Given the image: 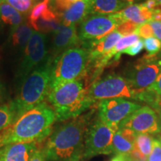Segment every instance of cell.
Listing matches in <instances>:
<instances>
[{"mask_svg": "<svg viewBox=\"0 0 161 161\" xmlns=\"http://www.w3.org/2000/svg\"><path fill=\"white\" fill-rule=\"evenodd\" d=\"M92 113L69 119L58 126L46 141V161H79L83 158L84 143Z\"/></svg>", "mask_w": 161, "mask_h": 161, "instance_id": "1", "label": "cell"}, {"mask_svg": "<svg viewBox=\"0 0 161 161\" xmlns=\"http://www.w3.org/2000/svg\"><path fill=\"white\" fill-rule=\"evenodd\" d=\"M55 122L56 115L53 108L44 102L20 116L0 133V148L16 142L40 143L51 134Z\"/></svg>", "mask_w": 161, "mask_h": 161, "instance_id": "2", "label": "cell"}, {"mask_svg": "<svg viewBox=\"0 0 161 161\" xmlns=\"http://www.w3.org/2000/svg\"><path fill=\"white\" fill-rule=\"evenodd\" d=\"M47 99L55 113L57 122L78 117L95 104L88 96V87L84 78L51 88Z\"/></svg>", "mask_w": 161, "mask_h": 161, "instance_id": "3", "label": "cell"}, {"mask_svg": "<svg viewBox=\"0 0 161 161\" xmlns=\"http://www.w3.org/2000/svg\"><path fill=\"white\" fill-rule=\"evenodd\" d=\"M51 73L52 65L49 62L38 66L25 78L17 97L11 102L17 119L44 102L49 92Z\"/></svg>", "mask_w": 161, "mask_h": 161, "instance_id": "4", "label": "cell"}, {"mask_svg": "<svg viewBox=\"0 0 161 161\" xmlns=\"http://www.w3.org/2000/svg\"><path fill=\"white\" fill-rule=\"evenodd\" d=\"M90 52L86 48L73 47L62 52L52 66L49 89L66 82L83 79L90 67Z\"/></svg>", "mask_w": 161, "mask_h": 161, "instance_id": "5", "label": "cell"}, {"mask_svg": "<svg viewBox=\"0 0 161 161\" xmlns=\"http://www.w3.org/2000/svg\"><path fill=\"white\" fill-rule=\"evenodd\" d=\"M137 96L125 78L117 75L94 80L88 87V96L94 102L115 98H137Z\"/></svg>", "mask_w": 161, "mask_h": 161, "instance_id": "6", "label": "cell"}, {"mask_svg": "<svg viewBox=\"0 0 161 161\" xmlns=\"http://www.w3.org/2000/svg\"><path fill=\"white\" fill-rule=\"evenodd\" d=\"M140 108L139 104L124 98L104 99L98 104V117L115 134L122 122Z\"/></svg>", "mask_w": 161, "mask_h": 161, "instance_id": "7", "label": "cell"}, {"mask_svg": "<svg viewBox=\"0 0 161 161\" xmlns=\"http://www.w3.org/2000/svg\"><path fill=\"white\" fill-rule=\"evenodd\" d=\"M161 74V55L144 56L127 74L125 79L136 93L148 89Z\"/></svg>", "mask_w": 161, "mask_h": 161, "instance_id": "8", "label": "cell"}, {"mask_svg": "<svg viewBox=\"0 0 161 161\" xmlns=\"http://www.w3.org/2000/svg\"><path fill=\"white\" fill-rule=\"evenodd\" d=\"M114 134V132L98 117L90 123L86 134L83 158L112 153Z\"/></svg>", "mask_w": 161, "mask_h": 161, "instance_id": "9", "label": "cell"}, {"mask_svg": "<svg viewBox=\"0 0 161 161\" xmlns=\"http://www.w3.org/2000/svg\"><path fill=\"white\" fill-rule=\"evenodd\" d=\"M119 22L111 14H92L80 23L78 37L80 41L89 43L100 40L114 31H115Z\"/></svg>", "mask_w": 161, "mask_h": 161, "instance_id": "10", "label": "cell"}, {"mask_svg": "<svg viewBox=\"0 0 161 161\" xmlns=\"http://www.w3.org/2000/svg\"><path fill=\"white\" fill-rule=\"evenodd\" d=\"M122 128L136 134H158L161 132V118L150 107H141L122 122L119 129Z\"/></svg>", "mask_w": 161, "mask_h": 161, "instance_id": "11", "label": "cell"}, {"mask_svg": "<svg viewBox=\"0 0 161 161\" xmlns=\"http://www.w3.org/2000/svg\"><path fill=\"white\" fill-rule=\"evenodd\" d=\"M46 37L45 34L34 31L28 42L24 52L23 60L19 68V75L25 78L32 70L38 67V65L46 58Z\"/></svg>", "mask_w": 161, "mask_h": 161, "instance_id": "12", "label": "cell"}, {"mask_svg": "<svg viewBox=\"0 0 161 161\" xmlns=\"http://www.w3.org/2000/svg\"><path fill=\"white\" fill-rule=\"evenodd\" d=\"M31 27L40 33L55 32L61 25L58 12L52 8L49 0H43L32 8L29 16Z\"/></svg>", "mask_w": 161, "mask_h": 161, "instance_id": "13", "label": "cell"}, {"mask_svg": "<svg viewBox=\"0 0 161 161\" xmlns=\"http://www.w3.org/2000/svg\"><path fill=\"white\" fill-rule=\"evenodd\" d=\"M39 147V143L16 142L2 148L0 161H29L30 158Z\"/></svg>", "mask_w": 161, "mask_h": 161, "instance_id": "14", "label": "cell"}, {"mask_svg": "<svg viewBox=\"0 0 161 161\" xmlns=\"http://www.w3.org/2000/svg\"><path fill=\"white\" fill-rule=\"evenodd\" d=\"M122 37L123 35L122 34L115 30L109 35H106L105 37L101 38L100 40H94V41L86 43L85 45L87 46H86L84 48L86 47V49L89 50L90 64L97 61L108 55L110 50L113 49V47Z\"/></svg>", "mask_w": 161, "mask_h": 161, "instance_id": "15", "label": "cell"}, {"mask_svg": "<svg viewBox=\"0 0 161 161\" xmlns=\"http://www.w3.org/2000/svg\"><path fill=\"white\" fill-rule=\"evenodd\" d=\"M79 42L76 25L66 26L61 24L54 35L53 52L58 55L77 46Z\"/></svg>", "mask_w": 161, "mask_h": 161, "instance_id": "16", "label": "cell"}, {"mask_svg": "<svg viewBox=\"0 0 161 161\" xmlns=\"http://www.w3.org/2000/svg\"><path fill=\"white\" fill-rule=\"evenodd\" d=\"M90 14H92L91 0H79L70 5L59 16L62 25L69 26L81 23Z\"/></svg>", "mask_w": 161, "mask_h": 161, "instance_id": "17", "label": "cell"}, {"mask_svg": "<svg viewBox=\"0 0 161 161\" xmlns=\"http://www.w3.org/2000/svg\"><path fill=\"white\" fill-rule=\"evenodd\" d=\"M113 15L120 24L128 21L140 25L152 19L153 12L147 9L142 3L133 4L121 11L113 14Z\"/></svg>", "mask_w": 161, "mask_h": 161, "instance_id": "18", "label": "cell"}, {"mask_svg": "<svg viewBox=\"0 0 161 161\" xmlns=\"http://www.w3.org/2000/svg\"><path fill=\"white\" fill-rule=\"evenodd\" d=\"M92 14H111L128 6L124 0H91Z\"/></svg>", "mask_w": 161, "mask_h": 161, "instance_id": "19", "label": "cell"}, {"mask_svg": "<svg viewBox=\"0 0 161 161\" xmlns=\"http://www.w3.org/2000/svg\"><path fill=\"white\" fill-rule=\"evenodd\" d=\"M0 20L6 25L16 29L23 23V17L20 12L6 3H0Z\"/></svg>", "mask_w": 161, "mask_h": 161, "instance_id": "20", "label": "cell"}, {"mask_svg": "<svg viewBox=\"0 0 161 161\" xmlns=\"http://www.w3.org/2000/svg\"><path fill=\"white\" fill-rule=\"evenodd\" d=\"M34 31L31 26L22 23L16 29H13L11 34L12 46L18 49H25Z\"/></svg>", "mask_w": 161, "mask_h": 161, "instance_id": "21", "label": "cell"}, {"mask_svg": "<svg viewBox=\"0 0 161 161\" xmlns=\"http://www.w3.org/2000/svg\"><path fill=\"white\" fill-rule=\"evenodd\" d=\"M134 143L125 138L119 131L114 134L112 142V152L116 155H128L134 149Z\"/></svg>", "mask_w": 161, "mask_h": 161, "instance_id": "22", "label": "cell"}, {"mask_svg": "<svg viewBox=\"0 0 161 161\" xmlns=\"http://www.w3.org/2000/svg\"><path fill=\"white\" fill-rule=\"evenodd\" d=\"M17 119L11 103L0 105V133L11 126Z\"/></svg>", "mask_w": 161, "mask_h": 161, "instance_id": "23", "label": "cell"}, {"mask_svg": "<svg viewBox=\"0 0 161 161\" xmlns=\"http://www.w3.org/2000/svg\"><path fill=\"white\" fill-rule=\"evenodd\" d=\"M154 139L148 134H136L134 147L144 155L148 157L152 150V143Z\"/></svg>", "mask_w": 161, "mask_h": 161, "instance_id": "24", "label": "cell"}, {"mask_svg": "<svg viewBox=\"0 0 161 161\" xmlns=\"http://www.w3.org/2000/svg\"><path fill=\"white\" fill-rule=\"evenodd\" d=\"M6 3L21 14H26L33 7V0H0V3Z\"/></svg>", "mask_w": 161, "mask_h": 161, "instance_id": "25", "label": "cell"}, {"mask_svg": "<svg viewBox=\"0 0 161 161\" xmlns=\"http://www.w3.org/2000/svg\"><path fill=\"white\" fill-rule=\"evenodd\" d=\"M144 47L148 52V56L158 55L161 49V42L158 38L152 37L143 40Z\"/></svg>", "mask_w": 161, "mask_h": 161, "instance_id": "26", "label": "cell"}, {"mask_svg": "<svg viewBox=\"0 0 161 161\" xmlns=\"http://www.w3.org/2000/svg\"><path fill=\"white\" fill-rule=\"evenodd\" d=\"M147 161H161V143L159 139H154L152 150Z\"/></svg>", "mask_w": 161, "mask_h": 161, "instance_id": "27", "label": "cell"}, {"mask_svg": "<svg viewBox=\"0 0 161 161\" xmlns=\"http://www.w3.org/2000/svg\"><path fill=\"white\" fill-rule=\"evenodd\" d=\"M139 25L135 23H133L131 22H125V23H121L116 28V31L122 34L123 36L130 35V34L134 33L136 29H137Z\"/></svg>", "mask_w": 161, "mask_h": 161, "instance_id": "28", "label": "cell"}, {"mask_svg": "<svg viewBox=\"0 0 161 161\" xmlns=\"http://www.w3.org/2000/svg\"><path fill=\"white\" fill-rule=\"evenodd\" d=\"M134 33H136L139 37L143 38V39H147V38L152 37L154 36V32H153V29L149 23L139 25Z\"/></svg>", "mask_w": 161, "mask_h": 161, "instance_id": "29", "label": "cell"}, {"mask_svg": "<svg viewBox=\"0 0 161 161\" xmlns=\"http://www.w3.org/2000/svg\"><path fill=\"white\" fill-rule=\"evenodd\" d=\"M143 40L140 39L137 42H136L135 43H134L128 48H127V49L124 51L123 53L127 54V55L130 56H135L136 55H138L139 53H140V52L142 51V49H143Z\"/></svg>", "mask_w": 161, "mask_h": 161, "instance_id": "30", "label": "cell"}, {"mask_svg": "<svg viewBox=\"0 0 161 161\" xmlns=\"http://www.w3.org/2000/svg\"><path fill=\"white\" fill-rule=\"evenodd\" d=\"M29 161H46V150L44 146L43 148L38 147L35 152L33 153Z\"/></svg>", "mask_w": 161, "mask_h": 161, "instance_id": "31", "label": "cell"}, {"mask_svg": "<svg viewBox=\"0 0 161 161\" xmlns=\"http://www.w3.org/2000/svg\"><path fill=\"white\" fill-rule=\"evenodd\" d=\"M131 161H147L148 157L142 154L140 151L134 148V149L128 154Z\"/></svg>", "mask_w": 161, "mask_h": 161, "instance_id": "32", "label": "cell"}, {"mask_svg": "<svg viewBox=\"0 0 161 161\" xmlns=\"http://www.w3.org/2000/svg\"><path fill=\"white\" fill-rule=\"evenodd\" d=\"M152 26L154 35L156 36V38L161 42V22L155 21V20H151L148 22Z\"/></svg>", "mask_w": 161, "mask_h": 161, "instance_id": "33", "label": "cell"}, {"mask_svg": "<svg viewBox=\"0 0 161 161\" xmlns=\"http://www.w3.org/2000/svg\"><path fill=\"white\" fill-rule=\"evenodd\" d=\"M146 90H152V91L155 92L157 95L161 98V74L156 81Z\"/></svg>", "mask_w": 161, "mask_h": 161, "instance_id": "34", "label": "cell"}, {"mask_svg": "<svg viewBox=\"0 0 161 161\" xmlns=\"http://www.w3.org/2000/svg\"><path fill=\"white\" fill-rule=\"evenodd\" d=\"M142 4L147 9L150 10V11H152L153 13H154V11H156V10L160 7V5H159L158 3H157L156 0H146L145 3Z\"/></svg>", "mask_w": 161, "mask_h": 161, "instance_id": "35", "label": "cell"}, {"mask_svg": "<svg viewBox=\"0 0 161 161\" xmlns=\"http://www.w3.org/2000/svg\"><path fill=\"white\" fill-rule=\"evenodd\" d=\"M130 160L128 155H116L110 161H129Z\"/></svg>", "mask_w": 161, "mask_h": 161, "instance_id": "36", "label": "cell"}, {"mask_svg": "<svg viewBox=\"0 0 161 161\" xmlns=\"http://www.w3.org/2000/svg\"><path fill=\"white\" fill-rule=\"evenodd\" d=\"M124 1L128 5H133V4H136V3H138V2L142 1V0H124Z\"/></svg>", "mask_w": 161, "mask_h": 161, "instance_id": "37", "label": "cell"}, {"mask_svg": "<svg viewBox=\"0 0 161 161\" xmlns=\"http://www.w3.org/2000/svg\"><path fill=\"white\" fill-rule=\"evenodd\" d=\"M2 91H3V86H2L1 84H0V97L2 96Z\"/></svg>", "mask_w": 161, "mask_h": 161, "instance_id": "38", "label": "cell"}, {"mask_svg": "<svg viewBox=\"0 0 161 161\" xmlns=\"http://www.w3.org/2000/svg\"><path fill=\"white\" fill-rule=\"evenodd\" d=\"M158 114H159V116H160V117L161 118V108H160V109H158Z\"/></svg>", "mask_w": 161, "mask_h": 161, "instance_id": "39", "label": "cell"}, {"mask_svg": "<svg viewBox=\"0 0 161 161\" xmlns=\"http://www.w3.org/2000/svg\"><path fill=\"white\" fill-rule=\"evenodd\" d=\"M156 2H157V3H158V5L161 7V0H156Z\"/></svg>", "mask_w": 161, "mask_h": 161, "instance_id": "40", "label": "cell"}, {"mask_svg": "<svg viewBox=\"0 0 161 161\" xmlns=\"http://www.w3.org/2000/svg\"><path fill=\"white\" fill-rule=\"evenodd\" d=\"M159 140H160V143H161V136H160V138H159Z\"/></svg>", "mask_w": 161, "mask_h": 161, "instance_id": "41", "label": "cell"}, {"mask_svg": "<svg viewBox=\"0 0 161 161\" xmlns=\"http://www.w3.org/2000/svg\"><path fill=\"white\" fill-rule=\"evenodd\" d=\"M1 152H2V148H0V154H1Z\"/></svg>", "mask_w": 161, "mask_h": 161, "instance_id": "42", "label": "cell"}, {"mask_svg": "<svg viewBox=\"0 0 161 161\" xmlns=\"http://www.w3.org/2000/svg\"><path fill=\"white\" fill-rule=\"evenodd\" d=\"M160 13H161V10H160Z\"/></svg>", "mask_w": 161, "mask_h": 161, "instance_id": "43", "label": "cell"}, {"mask_svg": "<svg viewBox=\"0 0 161 161\" xmlns=\"http://www.w3.org/2000/svg\"><path fill=\"white\" fill-rule=\"evenodd\" d=\"M49 1H50V0H49Z\"/></svg>", "mask_w": 161, "mask_h": 161, "instance_id": "44", "label": "cell"}]
</instances>
